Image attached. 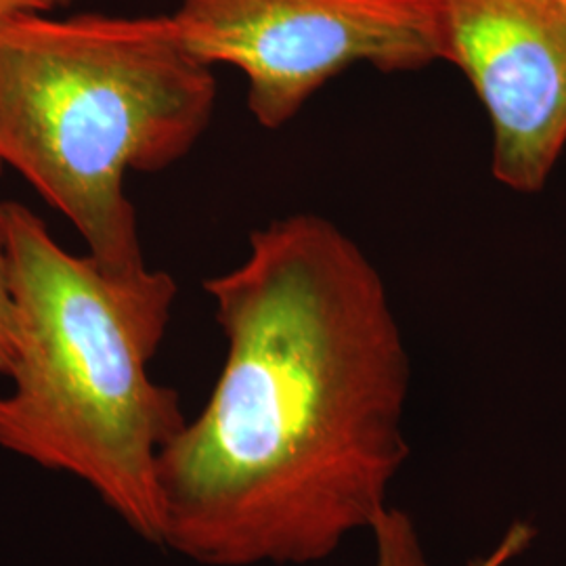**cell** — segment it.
Masks as SVG:
<instances>
[{
	"mask_svg": "<svg viewBox=\"0 0 566 566\" xmlns=\"http://www.w3.org/2000/svg\"><path fill=\"white\" fill-rule=\"evenodd\" d=\"M203 290L227 353L160 460V547L202 566L327 560L382 521L411 453L385 280L340 227L292 214Z\"/></svg>",
	"mask_w": 566,
	"mask_h": 566,
	"instance_id": "cell-1",
	"label": "cell"
},
{
	"mask_svg": "<svg viewBox=\"0 0 566 566\" xmlns=\"http://www.w3.org/2000/svg\"><path fill=\"white\" fill-rule=\"evenodd\" d=\"M2 206L18 348L0 392V449L78 481L160 546V460L187 418L149 365L177 283L145 263L72 254L28 206Z\"/></svg>",
	"mask_w": 566,
	"mask_h": 566,
	"instance_id": "cell-2",
	"label": "cell"
},
{
	"mask_svg": "<svg viewBox=\"0 0 566 566\" xmlns=\"http://www.w3.org/2000/svg\"><path fill=\"white\" fill-rule=\"evenodd\" d=\"M214 103L212 67L182 46L170 15L0 20V164L102 263H145L124 177L182 160Z\"/></svg>",
	"mask_w": 566,
	"mask_h": 566,
	"instance_id": "cell-3",
	"label": "cell"
},
{
	"mask_svg": "<svg viewBox=\"0 0 566 566\" xmlns=\"http://www.w3.org/2000/svg\"><path fill=\"white\" fill-rule=\"evenodd\" d=\"M170 20L196 60L242 72L248 109L271 130L355 63L437 61L428 0H182Z\"/></svg>",
	"mask_w": 566,
	"mask_h": 566,
	"instance_id": "cell-4",
	"label": "cell"
},
{
	"mask_svg": "<svg viewBox=\"0 0 566 566\" xmlns=\"http://www.w3.org/2000/svg\"><path fill=\"white\" fill-rule=\"evenodd\" d=\"M437 60L464 72L493 130L491 170L544 189L566 147V0H428Z\"/></svg>",
	"mask_w": 566,
	"mask_h": 566,
	"instance_id": "cell-5",
	"label": "cell"
},
{
	"mask_svg": "<svg viewBox=\"0 0 566 566\" xmlns=\"http://www.w3.org/2000/svg\"><path fill=\"white\" fill-rule=\"evenodd\" d=\"M374 565L432 566L424 537L409 512L392 506L371 531Z\"/></svg>",
	"mask_w": 566,
	"mask_h": 566,
	"instance_id": "cell-6",
	"label": "cell"
},
{
	"mask_svg": "<svg viewBox=\"0 0 566 566\" xmlns=\"http://www.w3.org/2000/svg\"><path fill=\"white\" fill-rule=\"evenodd\" d=\"M18 348V324H15V303L11 290V259H9V238L4 206L0 203V376H7Z\"/></svg>",
	"mask_w": 566,
	"mask_h": 566,
	"instance_id": "cell-7",
	"label": "cell"
},
{
	"mask_svg": "<svg viewBox=\"0 0 566 566\" xmlns=\"http://www.w3.org/2000/svg\"><path fill=\"white\" fill-rule=\"evenodd\" d=\"M70 0H0V20L23 13H53Z\"/></svg>",
	"mask_w": 566,
	"mask_h": 566,
	"instance_id": "cell-8",
	"label": "cell"
},
{
	"mask_svg": "<svg viewBox=\"0 0 566 566\" xmlns=\"http://www.w3.org/2000/svg\"><path fill=\"white\" fill-rule=\"evenodd\" d=\"M2 168H4V166H2V164H0V172H2Z\"/></svg>",
	"mask_w": 566,
	"mask_h": 566,
	"instance_id": "cell-9",
	"label": "cell"
}]
</instances>
